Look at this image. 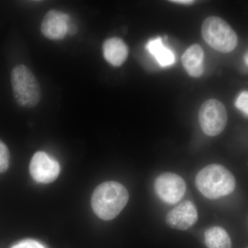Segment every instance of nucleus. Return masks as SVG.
I'll use <instances>...</instances> for the list:
<instances>
[{"mask_svg":"<svg viewBox=\"0 0 248 248\" xmlns=\"http://www.w3.org/2000/svg\"><path fill=\"white\" fill-rule=\"evenodd\" d=\"M128 200V190L122 184L108 181L96 187L91 198V205L99 218L110 221L120 215Z\"/></svg>","mask_w":248,"mask_h":248,"instance_id":"1","label":"nucleus"},{"mask_svg":"<svg viewBox=\"0 0 248 248\" xmlns=\"http://www.w3.org/2000/svg\"><path fill=\"white\" fill-rule=\"evenodd\" d=\"M71 17L57 10L48 11L41 26L42 34L48 40H61L66 37Z\"/></svg>","mask_w":248,"mask_h":248,"instance_id":"9","label":"nucleus"},{"mask_svg":"<svg viewBox=\"0 0 248 248\" xmlns=\"http://www.w3.org/2000/svg\"><path fill=\"white\" fill-rule=\"evenodd\" d=\"M198 220V212L195 204L185 201L174 207L168 213L166 222L168 226L178 231H186L195 226Z\"/></svg>","mask_w":248,"mask_h":248,"instance_id":"8","label":"nucleus"},{"mask_svg":"<svg viewBox=\"0 0 248 248\" xmlns=\"http://www.w3.org/2000/svg\"><path fill=\"white\" fill-rule=\"evenodd\" d=\"M244 60L245 63H246V64L247 65V66H248V50L247 52H246V53L245 54L244 57Z\"/></svg>","mask_w":248,"mask_h":248,"instance_id":"19","label":"nucleus"},{"mask_svg":"<svg viewBox=\"0 0 248 248\" xmlns=\"http://www.w3.org/2000/svg\"><path fill=\"white\" fill-rule=\"evenodd\" d=\"M77 32H78V27H76V24H68L67 34H69V35H75Z\"/></svg>","mask_w":248,"mask_h":248,"instance_id":"17","label":"nucleus"},{"mask_svg":"<svg viewBox=\"0 0 248 248\" xmlns=\"http://www.w3.org/2000/svg\"><path fill=\"white\" fill-rule=\"evenodd\" d=\"M155 193L165 203L173 205L180 202L186 193L185 181L179 174L164 172L155 179Z\"/></svg>","mask_w":248,"mask_h":248,"instance_id":"6","label":"nucleus"},{"mask_svg":"<svg viewBox=\"0 0 248 248\" xmlns=\"http://www.w3.org/2000/svg\"><path fill=\"white\" fill-rule=\"evenodd\" d=\"M10 153L7 146L0 140V173H4L9 169Z\"/></svg>","mask_w":248,"mask_h":248,"instance_id":"14","label":"nucleus"},{"mask_svg":"<svg viewBox=\"0 0 248 248\" xmlns=\"http://www.w3.org/2000/svg\"><path fill=\"white\" fill-rule=\"evenodd\" d=\"M170 2L176 3V4H185V5H190L194 4L195 1L192 0H175V1H170Z\"/></svg>","mask_w":248,"mask_h":248,"instance_id":"18","label":"nucleus"},{"mask_svg":"<svg viewBox=\"0 0 248 248\" xmlns=\"http://www.w3.org/2000/svg\"><path fill=\"white\" fill-rule=\"evenodd\" d=\"M146 48L153 55L161 67L172 66L175 63V55L174 53L163 44L161 37H156L148 41Z\"/></svg>","mask_w":248,"mask_h":248,"instance_id":"12","label":"nucleus"},{"mask_svg":"<svg viewBox=\"0 0 248 248\" xmlns=\"http://www.w3.org/2000/svg\"><path fill=\"white\" fill-rule=\"evenodd\" d=\"M15 99L20 107L32 108L41 99V88L33 73L25 65H18L11 73Z\"/></svg>","mask_w":248,"mask_h":248,"instance_id":"3","label":"nucleus"},{"mask_svg":"<svg viewBox=\"0 0 248 248\" xmlns=\"http://www.w3.org/2000/svg\"><path fill=\"white\" fill-rule=\"evenodd\" d=\"M235 107L248 118V91L240 93L235 102Z\"/></svg>","mask_w":248,"mask_h":248,"instance_id":"15","label":"nucleus"},{"mask_svg":"<svg viewBox=\"0 0 248 248\" xmlns=\"http://www.w3.org/2000/svg\"><path fill=\"white\" fill-rule=\"evenodd\" d=\"M204 242L208 248H232V241L224 228L213 226L204 234Z\"/></svg>","mask_w":248,"mask_h":248,"instance_id":"13","label":"nucleus"},{"mask_svg":"<svg viewBox=\"0 0 248 248\" xmlns=\"http://www.w3.org/2000/svg\"><path fill=\"white\" fill-rule=\"evenodd\" d=\"M203 40L221 53H230L238 45V37L231 26L221 18L211 16L203 21L202 27Z\"/></svg>","mask_w":248,"mask_h":248,"instance_id":"4","label":"nucleus"},{"mask_svg":"<svg viewBox=\"0 0 248 248\" xmlns=\"http://www.w3.org/2000/svg\"><path fill=\"white\" fill-rule=\"evenodd\" d=\"M30 173L34 180L42 184H50L56 180L60 167L56 160L52 159L45 152H37L30 163Z\"/></svg>","mask_w":248,"mask_h":248,"instance_id":"7","label":"nucleus"},{"mask_svg":"<svg viewBox=\"0 0 248 248\" xmlns=\"http://www.w3.org/2000/svg\"></svg>","mask_w":248,"mask_h":248,"instance_id":"20","label":"nucleus"},{"mask_svg":"<svg viewBox=\"0 0 248 248\" xmlns=\"http://www.w3.org/2000/svg\"><path fill=\"white\" fill-rule=\"evenodd\" d=\"M11 248H46L42 244L35 240L27 239L20 241Z\"/></svg>","mask_w":248,"mask_h":248,"instance_id":"16","label":"nucleus"},{"mask_svg":"<svg viewBox=\"0 0 248 248\" xmlns=\"http://www.w3.org/2000/svg\"><path fill=\"white\" fill-rule=\"evenodd\" d=\"M104 58L112 66L119 67L126 61L128 55V47L119 37H111L103 44Z\"/></svg>","mask_w":248,"mask_h":248,"instance_id":"10","label":"nucleus"},{"mask_svg":"<svg viewBox=\"0 0 248 248\" xmlns=\"http://www.w3.org/2000/svg\"><path fill=\"white\" fill-rule=\"evenodd\" d=\"M204 51L200 45L190 46L183 55V66L192 78H197L203 73Z\"/></svg>","mask_w":248,"mask_h":248,"instance_id":"11","label":"nucleus"},{"mask_svg":"<svg viewBox=\"0 0 248 248\" xmlns=\"http://www.w3.org/2000/svg\"><path fill=\"white\" fill-rule=\"evenodd\" d=\"M199 122L205 135L210 137L220 135L226 128L228 122L226 107L217 99L205 101L199 112Z\"/></svg>","mask_w":248,"mask_h":248,"instance_id":"5","label":"nucleus"},{"mask_svg":"<svg viewBox=\"0 0 248 248\" xmlns=\"http://www.w3.org/2000/svg\"><path fill=\"white\" fill-rule=\"evenodd\" d=\"M197 189L209 200H217L231 195L236 187V179L222 165H208L195 178Z\"/></svg>","mask_w":248,"mask_h":248,"instance_id":"2","label":"nucleus"}]
</instances>
